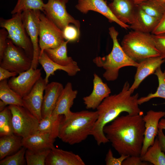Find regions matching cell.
I'll return each instance as SVG.
<instances>
[{
	"label": "cell",
	"instance_id": "c3c4849f",
	"mask_svg": "<svg viewBox=\"0 0 165 165\" xmlns=\"http://www.w3.org/2000/svg\"><path fill=\"white\" fill-rule=\"evenodd\" d=\"M163 73H164V75H165V70Z\"/></svg>",
	"mask_w": 165,
	"mask_h": 165
},
{
	"label": "cell",
	"instance_id": "ffe728a7",
	"mask_svg": "<svg viewBox=\"0 0 165 165\" xmlns=\"http://www.w3.org/2000/svg\"><path fill=\"white\" fill-rule=\"evenodd\" d=\"M64 88L61 83L56 82H52L46 85L42 107V118L52 115Z\"/></svg>",
	"mask_w": 165,
	"mask_h": 165
},
{
	"label": "cell",
	"instance_id": "30bf717a",
	"mask_svg": "<svg viewBox=\"0 0 165 165\" xmlns=\"http://www.w3.org/2000/svg\"><path fill=\"white\" fill-rule=\"evenodd\" d=\"M41 13L39 10H28L21 14L23 24L32 44L33 54L31 67L35 69L37 68L40 54L39 39Z\"/></svg>",
	"mask_w": 165,
	"mask_h": 165
},
{
	"label": "cell",
	"instance_id": "f546056e",
	"mask_svg": "<svg viewBox=\"0 0 165 165\" xmlns=\"http://www.w3.org/2000/svg\"><path fill=\"white\" fill-rule=\"evenodd\" d=\"M137 5L146 13L160 20L165 12V2L158 0L145 1Z\"/></svg>",
	"mask_w": 165,
	"mask_h": 165
},
{
	"label": "cell",
	"instance_id": "484cf974",
	"mask_svg": "<svg viewBox=\"0 0 165 165\" xmlns=\"http://www.w3.org/2000/svg\"><path fill=\"white\" fill-rule=\"evenodd\" d=\"M69 41H64L60 46L54 49H48L44 51L49 58L56 63L64 66L77 63L67 55V44Z\"/></svg>",
	"mask_w": 165,
	"mask_h": 165
},
{
	"label": "cell",
	"instance_id": "d6986e66",
	"mask_svg": "<svg viewBox=\"0 0 165 165\" xmlns=\"http://www.w3.org/2000/svg\"><path fill=\"white\" fill-rule=\"evenodd\" d=\"M108 5L115 17L121 22L132 23L137 5L134 0H113Z\"/></svg>",
	"mask_w": 165,
	"mask_h": 165
},
{
	"label": "cell",
	"instance_id": "5bb4252c",
	"mask_svg": "<svg viewBox=\"0 0 165 165\" xmlns=\"http://www.w3.org/2000/svg\"><path fill=\"white\" fill-rule=\"evenodd\" d=\"M165 115V112L149 110L143 116L145 123L144 138L140 156L144 155L152 145L157 135L160 120Z\"/></svg>",
	"mask_w": 165,
	"mask_h": 165
},
{
	"label": "cell",
	"instance_id": "7a4b0ae2",
	"mask_svg": "<svg viewBox=\"0 0 165 165\" xmlns=\"http://www.w3.org/2000/svg\"><path fill=\"white\" fill-rule=\"evenodd\" d=\"M130 84L126 82L118 94L109 95L105 98L97 108L98 117L91 132L97 144L100 146L109 142L103 131L104 127L119 116L123 112L136 115L143 112L138 102L139 95H133Z\"/></svg>",
	"mask_w": 165,
	"mask_h": 165
},
{
	"label": "cell",
	"instance_id": "60d3db41",
	"mask_svg": "<svg viewBox=\"0 0 165 165\" xmlns=\"http://www.w3.org/2000/svg\"><path fill=\"white\" fill-rule=\"evenodd\" d=\"M165 33V12L151 34L156 35Z\"/></svg>",
	"mask_w": 165,
	"mask_h": 165
},
{
	"label": "cell",
	"instance_id": "f35d334b",
	"mask_svg": "<svg viewBox=\"0 0 165 165\" xmlns=\"http://www.w3.org/2000/svg\"><path fill=\"white\" fill-rule=\"evenodd\" d=\"M8 33L6 30L3 28L0 30V61H1L4 51L6 49Z\"/></svg>",
	"mask_w": 165,
	"mask_h": 165
},
{
	"label": "cell",
	"instance_id": "d4e9b609",
	"mask_svg": "<svg viewBox=\"0 0 165 165\" xmlns=\"http://www.w3.org/2000/svg\"><path fill=\"white\" fill-rule=\"evenodd\" d=\"M22 138L14 133L0 137V160L18 151L22 147Z\"/></svg>",
	"mask_w": 165,
	"mask_h": 165
},
{
	"label": "cell",
	"instance_id": "603a6c76",
	"mask_svg": "<svg viewBox=\"0 0 165 165\" xmlns=\"http://www.w3.org/2000/svg\"><path fill=\"white\" fill-rule=\"evenodd\" d=\"M38 62L45 72L46 76L44 79L47 83H48L50 76L54 75L55 72L57 70L64 71L70 76L75 75L80 70L77 63L70 66H64L56 63L49 58L45 51L40 55Z\"/></svg>",
	"mask_w": 165,
	"mask_h": 165
},
{
	"label": "cell",
	"instance_id": "9a60e30c",
	"mask_svg": "<svg viewBox=\"0 0 165 165\" xmlns=\"http://www.w3.org/2000/svg\"><path fill=\"white\" fill-rule=\"evenodd\" d=\"M75 7L84 14L91 10L98 12L107 18L109 22H115L125 29L129 28L130 25L121 22L115 17L104 0H78Z\"/></svg>",
	"mask_w": 165,
	"mask_h": 165
},
{
	"label": "cell",
	"instance_id": "7bdbcfd3",
	"mask_svg": "<svg viewBox=\"0 0 165 165\" xmlns=\"http://www.w3.org/2000/svg\"><path fill=\"white\" fill-rule=\"evenodd\" d=\"M157 135L161 149L165 154V135L162 130L159 129Z\"/></svg>",
	"mask_w": 165,
	"mask_h": 165
},
{
	"label": "cell",
	"instance_id": "4316f807",
	"mask_svg": "<svg viewBox=\"0 0 165 165\" xmlns=\"http://www.w3.org/2000/svg\"><path fill=\"white\" fill-rule=\"evenodd\" d=\"M63 116L51 115L42 118L39 122L37 132L49 133L55 139L58 137L60 125Z\"/></svg>",
	"mask_w": 165,
	"mask_h": 165
},
{
	"label": "cell",
	"instance_id": "2e32d148",
	"mask_svg": "<svg viewBox=\"0 0 165 165\" xmlns=\"http://www.w3.org/2000/svg\"><path fill=\"white\" fill-rule=\"evenodd\" d=\"M93 89L91 93L83 98L87 109H97L103 100L110 95L111 90L107 84L96 74L94 75Z\"/></svg>",
	"mask_w": 165,
	"mask_h": 165
},
{
	"label": "cell",
	"instance_id": "7dc6e473",
	"mask_svg": "<svg viewBox=\"0 0 165 165\" xmlns=\"http://www.w3.org/2000/svg\"><path fill=\"white\" fill-rule=\"evenodd\" d=\"M158 0L162 2H165V0Z\"/></svg>",
	"mask_w": 165,
	"mask_h": 165
},
{
	"label": "cell",
	"instance_id": "8d00e7d4",
	"mask_svg": "<svg viewBox=\"0 0 165 165\" xmlns=\"http://www.w3.org/2000/svg\"><path fill=\"white\" fill-rule=\"evenodd\" d=\"M64 39L69 41L77 40L79 35V30L75 26L68 25L62 31Z\"/></svg>",
	"mask_w": 165,
	"mask_h": 165
},
{
	"label": "cell",
	"instance_id": "d6a6232c",
	"mask_svg": "<svg viewBox=\"0 0 165 165\" xmlns=\"http://www.w3.org/2000/svg\"><path fill=\"white\" fill-rule=\"evenodd\" d=\"M45 4L42 0H17L11 13L13 14L28 10H39L43 12Z\"/></svg>",
	"mask_w": 165,
	"mask_h": 165
},
{
	"label": "cell",
	"instance_id": "6da1fadb",
	"mask_svg": "<svg viewBox=\"0 0 165 165\" xmlns=\"http://www.w3.org/2000/svg\"><path fill=\"white\" fill-rule=\"evenodd\" d=\"M143 115L119 116L104 127L106 137L120 155L140 156L145 129Z\"/></svg>",
	"mask_w": 165,
	"mask_h": 165
},
{
	"label": "cell",
	"instance_id": "e575fe53",
	"mask_svg": "<svg viewBox=\"0 0 165 165\" xmlns=\"http://www.w3.org/2000/svg\"><path fill=\"white\" fill-rule=\"evenodd\" d=\"M26 149L22 146L15 153L8 156L0 161V165H24L27 164L25 158Z\"/></svg>",
	"mask_w": 165,
	"mask_h": 165
},
{
	"label": "cell",
	"instance_id": "cb8c5ba5",
	"mask_svg": "<svg viewBox=\"0 0 165 165\" xmlns=\"http://www.w3.org/2000/svg\"><path fill=\"white\" fill-rule=\"evenodd\" d=\"M55 139L49 133L37 132L27 138H23L22 146L31 150L51 149L54 147L53 143Z\"/></svg>",
	"mask_w": 165,
	"mask_h": 165
},
{
	"label": "cell",
	"instance_id": "ac0fdd59",
	"mask_svg": "<svg viewBox=\"0 0 165 165\" xmlns=\"http://www.w3.org/2000/svg\"><path fill=\"white\" fill-rule=\"evenodd\" d=\"M80 156L73 152L52 148L46 160V165H85Z\"/></svg>",
	"mask_w": 165,
	"mask_h": 165
},
{
	"label": "cell",
	"instance_id": "74e56055",
	"mask_svg": "<svg viewBox=\"0 0 165 165\" xmlns=\"http://www.w3.org/2000/svg\"><path fill=\"white\" fill-rule=\"evenodd\" d=\"M128 156L124 155H120V156L116 158L114 157L112 149L109 148L105 156V161L106 165H122L123 161Z\"/></svg>",
	"mask_w": 165,
	"mask_h": 165
},
{
	"label": "cell",
	"instance_id": "8992f818",
	"mask_svg": "<svg viewBox=\"0 0 165 165\" xmlns=\"http://www.w3.org/2000/svg\"><path fill=\"white\" fill-rule=\"evenodd\" d=\"M21 13L13 14L12 17L8 19L0 18V26L7 31L8 38L15 45L23 49L32 59L33 47L23 24Z\"/></svg>",
	"mask_w": 165,
	"mask_h": 165
},
{
	"label": "cell",
	"instance_id": "ee69618b",
	"mask_svg": "<svg viewBox=\"0 0 165 165\" xmlns=\"http://www.w3.org/2000/svg\"><path fill=\"white\" fill-rule=\"evenodd\" d=\"M159 129L165 130V119H161L158 125Z\"/></svg>",
	"mask_w": 165,
	"mask_h": 165
},
{
	"label": "cell",
	"instance_id": "f907efd6",
	"mask_svg": "<svg viewBox=\"0 0 165 165\" xmlns=\"http://www.w3.org/2000/svg\"><path fill=\"white\" fill-rule=\"evenodd\" d=\"M112 0V1L113 0Z\"/></svg>",
	"mask_w": 165,
	"mask_h": 165
},
{
	"label": "cell",
	"instance_id": "9c48e42d",
	"mask_svg": "<svg viewBox=\"0 0 165 165\" xmlns=\"http://www.w3.org/2000/svg\"><path fill=\"white\" fill-rule=\"evenodd\" d=\"M39 44L40 54L48 49H54L64 41L63 31L44 13L39 16Z\"/></svg>",
	"mask_w": 165,
	"mask_h": 165
},
{
	"label": "cell",
	"instance_id": "52a82bcc",
	"mask_svg": "<svg viewBox=\"0 0 165 165\" xmlns=\"http://www.w3.org/2000/svg\"><path fill=\"white\" fill-rule=\"evenodd\" d=\"M8 107L12 114L14 134L24 138L37 132L39 121L28 110L14 105Z\"/></svg>",
	"mask_w": 165,
	"mask_h": 165
},
{
	"label": "cell",
	"instance_id": "f1b7e54d",
	"mask_svg": "<svg viewBox=\"0 0 165 165\" xmlns=\"http://www.w3.org/2000/svg\"><path fill=\"white\" fill-rule=\"evenodd\" d=\"M141 160L154 165H165V154L162 151L157 137L153 144L148 148Z\"/></svg>",
	"mask_w": 165,
	"mask_h": 165
},
{
	"label": "cell",
	"instance_id": "ba28073f",
	"mask_svg": "<svg viewBox=\"0 0 165 165\" xmlns=\"http://www.w3.org/2000/svg\"><path fill=\"white\" fill-rule=\"evenodd\" d=\"M32 62V59L23 49L8 38L6 49L0 61V67L19 74L30 69Z\"/></svg>",
	"mask_w": 165,
	"mask_h": 165
},
{
	"label": "cell",
	"instance_id": "4fadbf2b",
	"mask_svg": "<svg viewBox=\"0 0 165 165\" xmlns=\"http://www.w3.org/2000/svg\"><path fill=\"white\" fill-rule=\"evenodd\" d=\"M47 84L41 77L30 93L23 97L24 107L35 116L39 122L42 119L41 111L43 94Z\"/></svg>",
	"mask_w": 165,
	"mask_h": 165
},
{
	"label": "cell",
	"instance_id": "1f68e13d",
	"mask_svg": "<svg viewBox=\"0 0 165 165\" xmlns=\"http://www.w3.org/2000/svg\"><path fill=\"white\" fill-rule=\"evenodd\" d=\"M51 149L36 150L26 149L25 158L28 165H46V160Z\"/></svg>",
	"mask_w": 165,
	"mask_h": 165
},
{
	"label": "cell",
	"instance_id": "277c9868",
	"mask_svg": "<svg viewBox=\"0 0 165 165\" xmlns=\"http://www.w3.org/2000/svg\"><path fill=\"white\" fill-rule=\"evenodd\" d=\"M109 33L113 43L111 51L105 56L96 57L93 61L97 67L105 70L103 76L107 81H110L117 79L120 68L130 66L137 67L138 63L130 58L124 51L118 40L119 32L114 27L109 28Z\"/></svg>",
	"mask_w": 165,
	"mask_h": 165
},
{
	"label": "cell",
	"instance_id": "7402d4cb",
	"mask_svg": "<svg viewBox=\"0 0 165 165\" xmlns=\"http://www.w3.org/2000/svg\"><path fill=\"white\" fill-rule=\"evenodd\" d=\"M160 20L148 15L137 5L129 28L139 32L152 33Z\"/></svg>",
	"mask_w": 165,
	"mask_h": 165
},
{
	"label": "cell",
	"instance_id": "44dd1931",
	"mask_svg": "<svg viewBox=\"0 0 165 165\" xmlns=\"http://www.w3.org/2000/svg\"><path fill=\"white\" fill-rule=\"evenodd\" d=\"M78 94V91L74 90L71 82H68L64 88L56 103L52 115H63L68 117L72 112L70 109Z\"/></svg>",
	"mask_w": 165,
	"mask_h": 165
},
{
	"label": "cell",
	"instance_id": "bcb514c9",
	"mask_svg": "<svg viewBox=\"0 0 165 165\" xmlns=\"http://www.w3.org/2000/svg\"><path fill=\"white\" fill-rule=\"evenodd\" d=\"M147 0H134V1L135 4L138 5L143 1Z\"/></svg>",
	"mask_w": 165,
	"mask_h": 165
},
{
	"label": "cell",
	"instance_id": "f6af8a7d",
	"mask_svg": "<svg viewBox=\"0 0 165 165\" xmlns=\"http://www.w3.org/2000/svg\"><path fill=\"white\" fill-rule=\"evenodd\" d=\"M6 106L4 103L0 100V111L3 110L6 107Z\"/></svg>",
	"mask_w": 165,
	"mask_h": 165
},
{
	"label": "cell",
	"instance_id": "e0dca14e",
	"mask_svg": "<svg viewBox=\"0 0 165 165\" xmlns=\"http://www.w3.org/2000/svg\"><path fill=\"white\" fill-rule=\"evenodd\" d=\"M164 62L165 60L160 56L148 57L141 61L136 67L134 81L130 90L134 92L145 78L154 74L156 69Z\"/></svg>",
	"mask_w": 165,
	"mask_h": 165
},
{
	"label": "cell",
	"instance_id": "4dcf8cb0",
	"mask_svg": "<svg viewBox=\"0 0 165 165\" xmlns=\"http://www.w3.org/2000/svg\"><path fill=\"white\" fill-rule=\"evenodd\" d=\"M157 77L158 86L156 91L154 93H150L147 96L139 98L138 102L139 105L149 101L151 99L159 97L165 99V75L161 68H158L154 74Z\"/></svg>",
	"mask_w": 165,
	"mask_h": 165
},
{
	"label": "cell",
	"instance_id": "d590c367",
	"mask_svg": "<svg viewBox=\"0 0 165 165\" xmlns=\"http://www.w3.org/2000/svg\"><path fill=\"white\" fill-rule=\"evenodd\" d=\"M156 47L163 59H165V33L152 34Z\"/></svg>",
	"mask_w": 165,
	"mask_h": 165
},
{
	"label": "cell",
	"instance_id": "5b68a950",
	"mask_svg": "<svg viewBox=\"0 0 165 165\" xmlns=\"http://www.w3.org/2000/svg\"><path fill=\"white\" fill-rule=\"evenodd\" d=\"M121 45L127 55L136 61L160 56L152 34L150 33L133 30L124 36Z\"/></svg>",
	"mask_w": 165,
	"mask_h": 165
},
{
	"label": "cell",
	"instance_id": "836d02e7",
	"mask_svg": "<svg viewBox=\"0 0 165 165\" xmlns=\"http://www.w3.org/2000/svg\"><path fill=\"white\" fill-rule=\"evenodd\" d=\"M14 133L12 114L8 106L0 112V136Z\"/></svg>",
	"mask_w": 165,
	"mask_h": 165
},
{
	"label": "cell",
	"instance_id": "681fc988",
	"mask_svg": "<svg viewBox=\"0 0 165 165\" xmlns=\"http://www.w3.org/2000/svg\"><path fill=\"white\" fill-rule=\"evenodd\" d=\"M164 117L165 118V116H164Z\"/></svg>",
	"mask_w": 165,
	"mask_h": 165
},
{
	"label": "cell",
	"instance_id": "ab89813d",
	"mask_svg": "<svg viewBox=\"0 0 165 165\" xmlns=\"http://www.w3.org/2000/svg\"><path fill=\"white\" fill-rule=\"evenodd\" d=\"M150 163L143 161L140 156H129L123 161L122 165H149Z\"/></svg>",
	"mask_w": 165,
	"mask_h": 165
},
{
	"label": "cell",
	"instance_id": "83f0119b",
	"mask_svg": "<svg viewBox=\"0 0 165 165\" xmlns=\"http://www.w3.org/2000/svg\"><path fill=\"white\" fill-rule=\"evenodd\" d=\"M0 99L6 105L24 107L23 98L9 86L7 79L0 81Z\"/></svg>",
	"mask_w": 165,
	"mask_h": 165
},
{
	"label": "cell",
	"instance_id": "7c38bea8",
	"mask_svg": "<svg viewBox=\"0 0 165 165\" xmlns=\"http://www.w3.org/2000/svg\"><path fill=\"white\" fill-rule=\"evenodd\" d=\"M11 77L8 81L9 87L22 98L31 91L41 77V70L31 67L28 70Z\"/></svg>",
	"mask_w": 165,
	"mask_h": 165
},
{
	"label": "cell",
	"instance_id": "3957f363",
	"mask_svg": "<svg viewBox=\"0 0 165 165\" xmlns=\"http://www.w3.org/2000/svg\"><path fill=\"white\" fill-rule=\"evenodd\" d=\"M97 111L72 112L68 117L64 116L61 122L58 138L70 145L81 142L90 134L98 117Z\"/></svg>",
	"mask_w": 165,
	"mask_h": 165
},
{
	"label": "cell",
	"instance_id": "b9f144b4",
	"mask_svg": "<svg viewBox=\"0 0 165 165\" xmlns=\"http://www.w3.org/2000/svg\"><path fill=\"white\" fill-rule=\"evenodd\" d=\"M18 74L0 67V81L16 76Z\"/></svg>",
	"mask_w": 165,
	"mask_h": 165
},
{
	"label": "cell",
	"instance_id": "8fae6325",
	"mask_svg": "<svg viewBox=\"0 0 165 165\" xmlns=\"http://www.w3.org/2000/svg\"><path fill=\"white\" fill-rule=\"evenodd\" d=\"M68 0H48L45 4L43 13L62 31L69 24H73L79 30V21L67 12L66 4Z\"/></svg>",
	"mask_w": 165,
	"mask_h": 165
}]
</instances>
